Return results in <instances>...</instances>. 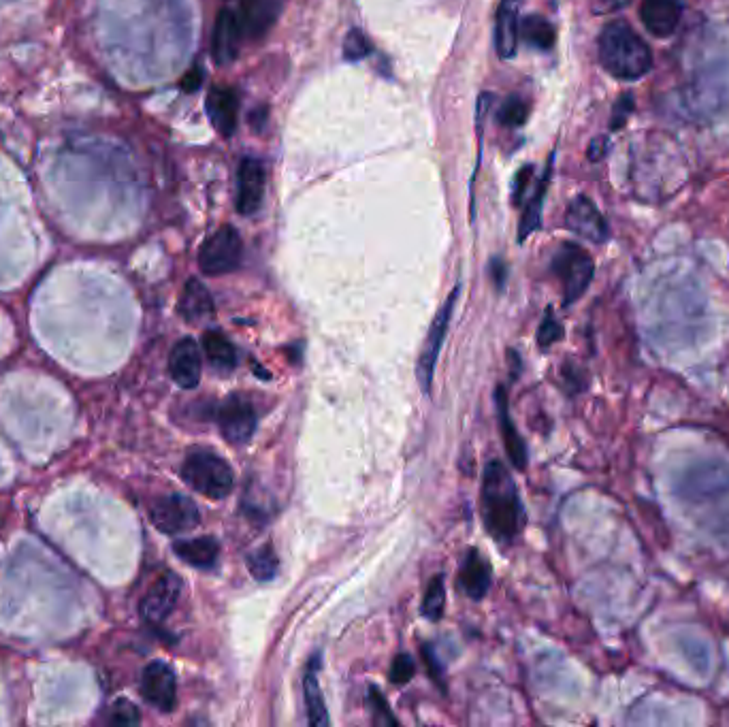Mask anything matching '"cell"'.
Listing matches in <instances>:
<instances>
[{
    "mask_svg": "<svg viewBox=\"0 0 729 727\" xmlns=\"http://www.w3.org/2000/svg\"><path fill=\"white\" fill-rule=\"evenodd\" d=\"M482 516L486 531L497 542H512L525 527V508L514 478L501 461L484 467L482 478Z\"/></svg>",
    "mask_w": 729,
    "mask_h": 727,
    "instance_id": "obj_1",
    "label": "cell"
},
{
    "mask_svg": "<svg viewBox=\"0 0 729 727\" xmlns=\"http://www.w3.org/2000/svg\"><path fill=\"white\" fill-rule=\"evenodd\" d=\"M599 62L619 82H638L653 69V52L625 22H610L597 39Z\"/></svg>",
    "mask_w": 729,
    "mask_h": 727,
    "instance_id": "obj_2",
    "label": "cell"
},
{
    "mask_svg": "<svg viewBox=\"0 0 729 727\" xmlns=\"http://www.w3.org/2000/svg\"><path fill=\"white\" fill-rule=\"evenodd\" d=\"M182 478L209 499H224L233 491V470L224 459L209 450H192L182 465Z\"/></svg>",
    "mask_w": 729,
    "mask_h": 727,
    "instance_id": "obj_3",
    "label": "cell"
},
{
    "mask_svg": "<svg viewBox=\"0 0 729 727\" xmlns=\"http://www.w3.org/2000/svg\"><path fill=\"white\" fill-rule=\"evenodd\" d=\"M553 273L559 278L563 288V303L572 305L582 295L595 276V263L591 254L572 241H565L553 256Z\"/></svg>",
    "mask_w": 729,
    "mask_h": 727,
    "instance_id": "obj_4",
    "label": "cell"
},
{
    "mask_svg": "<svg viewBox=\"0 0 729 727\" xmlns=\"http://www.w3.org/2000/svg\"><path fill=\"white\" fill-rule=\"evenodd\" d=\"M241 256V235L231 224H224L201 246L199 267L207 276H224V273H231L241 265Z\"/></svg>",
    "mask_w": 729,
    "mask_h": 727,
    "instance_id": "obj_5",
    "label": "cell"
},
{
    "mask_svg": "<svg viewBox=\"0 0 729 727\" xmlns=\"http://www.w3.org/2000/svg\"><path fill=\"white\" fill-rule=\"evenodd\" d=\"M459 290H461L459 286L452 290L450 297L446 299V303L440 308V312H437V316L433 318L429 333H427V339L423 344V352H420V357H418V371H416V374H418V382H420V386H423L425 393L431 391L437 357H440V350H442V344H444L446 333H448L450 316H452V310H455Z\"/></svg>",
    "mask_w": 729,
    "mask_h": 727,
    "instance_id": "obj_6",
    "label": "cell"
},
{
    "mask_svg": "<svg viewBox=\"0 0 729 727\" xmlns=\"http://www.w3.org/2000/svg\"><path fill=\"white\" fill-rule=\"evenodd\" d=\"M150 519L158 531L169 533V536H177V533H184L197 527L201 521V514L192 499H188L186 495L173 493L156 499L150 508Z\"/></svg>",
    "mask_w": 729,
    "mask_h": 727,
    "instance_id": "obj_7",
    "label": "cell"
},
{
    "mask_svg": "<svg viewBox=\"0 0 729 727\" xmlns=\"http://www.w3.org/2000/svg\"><path fill=\"white\" fill-rule=\"evenodd\" d=\"M256 410L243 395H229L218 408V425L226 442L246 444L256 431Z\"/></svg>",
    "mask_w": 729,
    "mask_h": 727,
    "instance_id": "obj_8",
    "label": "cell"
},
{
    "mask_svg": "<svg viewBox=\"0 0 729 727\" xmlns=\"http://www.w3.org/2000/svg\"><path fill=\"white\" fill-rule=\"evenodd\" d=\"M565 226L574 235L591 241V244H606L610 237L608 222L589 197H576L565 209Z\"/></svg>",
    "mask_w": 729,
    "mask_h": 727,
    "instance_id": "obj_9",
    "label": "cell"
},
{
    "mask_svg": "<svg viewBox=\"0 0 729 727\" xmlns=\"http://www.w3.org/2000/svg\"><path fill=\"white\" fill-rule=\"evenodd\" d=\"M267 173L265 165L258 158L246 156L237 171V212L241 216H252L263 205Z\"/></svg>",
    "mask_w": 729,
    "mask_h": 727,
    "instance_id": "obj_10",
    "label": "cell"
},
{
    "mask_svg": "<svg viewBox=\"0 0 729 727\" xmlns=\"http://www.w3.org/2000/svg\"><path fill=\"white\" fill-rule=\"evenodd\" d=\"M141 696L160 713H171L177 702L175 672L165 661H152L141 676Z\"/></svg>",
    "mask_w": 729,
    "mask_h": 727,
    "instance_id": "obj_11",
    "label": "cell"
},
{
    "mask_svg": "<svg viewBox=\"0 0 729 727\" xmlns=\"http://www.w3.org/2000/svg\"><path fill=\"white\" fill-rule=\"evenodd\" d=\"M182 587V578L177 574L169 572L160 576L141 600V617L148 623L165 621L177 606V602H180Z\"/></svg>",
    "mask_w": 729,
    "mask_h": 727,
    "instance_id": "obj_12",
    "label": "cell"
},
{
    "mask_svg": "<svg viewBox=\"0 0 729 727\" xmlns=\"http://www.w3.org/2000/svg\"><path fill=\"white\" fill-rule=\"evenodd\" d=\"M243 41V28L239 15L231 9H222L212 30V56L220 67H229L237 60Z\"/></svg>",
    "mask_w": 729,
    "mask_h": 727,
    "instance_id": "obj_13",
    "label": "cell"
},
{
    "mask_svg": "<svg viewBox=\"0 0 729 727\" xmlns=\"http://www.w3.org/2000/svg\"><path fill=\"white\" fill-rule=\"evenodd\" d=\"M205 111L220 137L231 139L235 135L239 118V96L233 88L216 86L209 90L205 99Z\"/></svg>",
    "mask_w": 729,
    "mask_h": 727,
    "instance_id": "obj_14",
    "label": "cell"
},
{
    "mask_svg": "<svg viewBox=\"0 0 729 727\" xmlns=\"http://www.w3.org/2000/svg\"><path fill=\"white\" fill-rule=\"evenodd\" d=\"M640 20L653 37L668 39L683 20V3L680 0H642Z\"/></svg>",
    "mask_w": 729,
    "mask_h": 727,
    "instance_id": "obj_15",
    "label": "cell"
},
{
    "mask_svg": "<svg viewBox=\"0 0 729 727\" xmlns=\"http://www.w3.org/2000/svg\"><path fill=\"white\" fill-rule=\"evenodd\" d=\"M201 350L197 346V342L190 337H184L177 342L171 350L169 357V374L173 378V382L182 389H194L201 382Z\"/></svg>",
    "mask_w": 729,
    "mask_h": 727,
    "instance_id": "obj_16",
    "label": "cell"
},
{
    "mask_svg": "<svg viewBox=\"0 0 729 727\" xmlns=\"http://www.w3.org/2000/svg\"><path fill=\"white\" fill-rule=\"evenodd\" d=\"M282 11V0H241V28L243 37L252 41L267 37Z\"/></svg>",
    "mask_w": 729,
    "mask_h": 727,
    "instance_id": "obj_17",
    "label": "cell"
},
{
    "mask_svg": "<svg viewBox=\"0 0 729 727\" xmlns=\"http://www.w3.org/2000/svg\"><path fill=\"white\" fill-rule=\"evenodd\" d=\"M518 9H521V0H501L499 11H497V26H495V45L497 54L501 58H512L518 47Z\"/></svg>",
    "mask_w": 729,
    "mask_h": 727,
    "instance_id": "obj_18",
    "label": "cell"
},
{
    "mask_svg": "<svg viewBox=\"0 0 729 727\" xmlns=\"http://www.w3.org/2000/svg\"><path fill=\"white\" fill-rule=\"evenodd\" d=\"M459 587L467 597H472V600H482L491 587V565L486 563L474 548L465 555L463 568L459 574Z\"/></svg>",
    "mask_w": 729,
    "mask_h": 727,
    "instance_id": "obj_19",
    "label": "cell"
},
{
    "mask_svg": "<svg viewBox=\"0 0 729 727\" xmlns=\"http://www.w3.org/2000/svg\"><path fill=\"white\" fill-rule=\"evenodd\" d=\"M497 414H499V427H501V438H504V446L512 465L516 470H525L527 467V446L521 438V433L514 427L510 412H508V399L506 391L497 389Z\"/></svg>",
    "mask_w": 729,
    "mask_h": 727,
    "instance_id": "obj_20",
    "label": "cell"
},
{
    "mask_svg": "<svg viewBox=\"0 0 729 727\" xmlns=\"http://www.w3.org/2000/svg\"><path fill=\"white\" fill-rule=\"evenodd\" d=\"M177 310H180V316L186 322H201L216 314V305H214L212 295H209V290L205 288V284L192 278L184 286L180 308Z\"/></svg>",
    "mask_w": 729,
    "mask_h": 727,
    "instance_id": "obj_21",
    "label": "cell"
},
{
    "mask_svg": "<svg viewBox=\"0 0 729 727\" xmlns=\"http://www.w3.org/2000/svg\"><path fill=\"white\" fill-rule=\"evenodd\" d=\"M175 555L182 561H186L192 568L209 570L218 561L220 555V544L212 536H201L192 540H180L173 544Z\"/></svg>",
    "mask_w": 729,
    "mask_h": 727,
    "instance_id": "obj_22",
    "label": "cell"
},
{
    "mask_svg": "<svg viewBox=\"0 0 729 727\" xmlns=\"http://www.w3.org/2000/svg\"><path fill=\"white\" fill-rule=\"evenodd\" d=\"M318 668H320V655L312 657L310 666L303 676V693H305V708H307V721L312 725H329L327 704H324L322 689L318 683Z\"/></svg>",
    "mask_w": 729,
    "mask_h": 727,
    "instance_id": "obj_23",
    "label": "cell"
},
{
    "mask_svg": "<svg viewBox=\"0 0 729 727\" xmlns=\"http://www.w3.org/2000/svg\"><path fill=\"white\" fill-rule=\"evenodd\" d=\"M518 35L540 52L553 50L555 45V26L542 15H527V18H523L521 26H518Z\"/></svg>",
    "mask_w": 729,
    "mask_h": 727,
    "instance_id": "obj_24",
    "label": "cell"
},
{
    "mask_svg": "<svg viewBox=\"0 0 729 727\" xmlns=\"http://www.w3.org/2000/svg\"><path fill=\"white\" fill-rule=\"evenodd\" d=\"M203 352L216 369H233L237 365V350L220 331H207L203 335Z\"/></svg>",
    "mask_w": 729,
    "mask_h": 727,
    "instance_id": "obj_25",
    "label": "cell"
},
{
    "mask_svg": "<svg viewBox=\"0 0 729 727\" xmlns=\"http://www.w3.org/2000/svg\"><path fill=\"white\" fill-rule=\"evenodd\" d=\"M548 180H550V167L546 169V175L542 177V182H540V186L536 190V195H533V199L525 207L521 224H518V241H525L531 233H536L540 229V222H542V201H544V195H546Z\"/></svg>",
    "mask_w": 729,
    "mask_h": 727,
    "instance_id": "obj_26",
    "label": "cell"
},
{
    "mask_svg": "<svg viewBox=\"0 0 729 727\" xmlns=\"http://www.w3.org/2000/svg\"><path fill=\"white\" fill-rule=\"evenodd\" d=\"M246 563H248L250 574L256 580H261V583H267V580H273L275 574H278V570H280L278 555H275L271 544H265L261 548H256V551H252L246 557Z\"/></svg>",
    "mask_w": 729,
    "mask_h": 727,
    "instance_id": "obj_27",
    "label": "cell"
},
{
    "mask_svg": "<svg viewBox=\"0 0 729 727\" xmlns=\"http://www.w3.org/2000/svg\"><path fill=\"white\" fill-rule=\"evenodd\" d=\"M446 606V589H444V576H435L425 593L423 600V615L429 621H440Z\"/></svg>",
    "mask_w": 729,
    "mask_h": 727,
    "instance_id": "obj_28",
    "label": "cell"
},
{
    "mask_svg": "<svg viewBox=\"0 0 729 727\" xmlns=\"http://www.w3.org/2000/svg\"><path fill=\"white\" fill-rule=\"evenodd\" d=\"M529 118V105L521 96H508L499 107V122L508 128L523 126Z\"/></svg>",
    "mask_w": 729,
    "mask_h": 727,
    "instance_id": "obj_29",
    "label": "cell"
},
{
    "mask_svg": "<svg viewBox=\"0 0 729 727\" xmlns=\"http://www.w3.org/2000/svg\"><path fill=\"white\" fill-rule=\"evenodd\" d=\"M371 52H374V45H371L369 37L363 30L352 28L344 39V58L348 62H359L365 60Z\"/></svg>",
    "mask_w": 729,
    "mask_h": 727,
    "instance_id": "obj_30",
    "label": "cell"
},
{
    "mask_svg": "<svg viewBox=\"0 0 729 727\" xmlns=\"http://www.w3.org/2000/svg\"><path fill=\"white\" fill-rule=\"evenodd\" d=\"M561 337H563L561 322L555 318L553 310L548 308L546 316L542 320V325H540V331H538V344H540V348H548V346L557 344Z\"/></svg>",
    "mask_w": 729,
    "mask_h": 727,
    "instance_id": "obj_31",
    "label": "cell"
},
{
    "mask_svg": "<svg viewBox=\"0 0 729 727\" xmlns=\"http://www.w3.org/2000/svg\"><path fill=\"white\" fill-rule=\"evenodd\" d=\"M109 717H111V723H116V725H137L141 719L137 706L128 700H118L116 704H113L109 710Z\"/></svg>",
    "mask_w": 729,
    "mask_h": 727,
    "instance_id": "obj_32",
    "label": "cell"
},
{
    "mask_svg": "<svg viewBox=\"0 0 729 727\" xmlns=\"http://www.w3.org/2000/svg\"><path fill=\"white\" fill-rule=\"evenodd\" d=\"M631 113H634V94H623L621 99L617 101V105H614L612 109V116H610V128L612 131H621V128L625 126V122L629 120Z\"/></svg>",
    "mask_w": 729,
    "mask_h": 727,
    "instance_id": "obj_33",
    "label": "cell"
},
{
    "mask_svg": "<svg viewBox=\"0 0 729 727\" xmlns=\"http://www.w3.org/2000/svg\"><path fill=\"white\" fill-rule=\"evenodd\" d=\"M414 670H416V666H414V659H412L410 655L401 653V655H397V657H395L393 666H391V681H393L395 685H405V683H410V681H412V676H414Z\"/></svg>",
    "mask_w": 729,
    "mask_h": 727,
    "instance_id": "obj_34",
    "label": "cell"
},
{
    "mask_svg": "<svg viewBox=\"0 0 729 727\" xmlns=\"http://www.w3.org/2000/svg\"><path fill=\"white\" fill-rule=\"evenodd\" d=\"M531 171H533L531 167H523L521 171H518L516 182H514V203H518V201L523 199L525 190H527V184L531 180Z\"/></svg>",
    "mask_w": 729,
    "mask_h": 727,
    "instance_id": "obj_35",
    "label": "cell"
},
{
    "mask_svg": "<svg viewBox=\"0 0 729 727\" xmlns=\"http://www.w3.org/2000/svg\"><path fill=\"white\" fill-rule=\"evenodd\" d=\"M201 84H203V71H201V69H190V71L184 75V79H182V88H184L186 92L199 90V88H201Z\"/></svg>",
    "mask_w": 729,
    "mask_h": 727,
    "instance_id": "obj_36",
    "label": "cell"
},
{
    "mask_svg": "<svg viewBox=\"0 0 729 727\" xmlns=\"http://www.w3.org/2000/svg\"><path fill=\"white\" fill-rule=\"evenodd\" d=\"M631 0H595V11L597 13H614L625 9Z\"/></svg>",
    "mask_w": 729,
    "mask_h": 727,
    "instance_id": "obj_37",
    "label": "cell"
},
{
    "mask_svg": "<svg viewBox=\"0 0 729 727\" xmlns=\"http://www.w3.org/2000/svg\"><path fill=\"white\" fill-rule=\"evenodd\" d=\"M608 154V139L606 137H597L591 141L589 145V158L591 160H602Z\"/></svg>",
    "mask_w": 729,
    "mask_h": 727,
    "instance_id": "obj_38",
    "label": "cell"
},
{
    "mask_svg": "<svg viewBox=\"0 0 729 727\" xmlns=\"http://www.w3.org/2000/svg\"><path fill=\"white\" fill-rule=\"evenodd\" d=\"M493 101H495V94L493 92L480 94V99H478V116H476L478 124H482V120H486V113H489Z\"/></svg>",
    "mask_w": 729,
    "mask_h": 727,
    "instance_id": "obj_39",
    "label": "cell"
},
{
    "mask_svg": "<svg viewBox=\"0 0 729 727\" xmlns=\"http://www.w3.org/2000/svg\"><path fill=\"white\" fill-rule=\"evenodd\" d=\"M491 271H493V280H495L497 288L504 286V282H506V267H504V263L499 261V258H495V261L491 263Z\"/></svg>",
    "mask_w": 729,
    "mask_h": 727,
    "instance_id": "obj_40",
    "label": "cell"
},
{
    "mask_svg": "<svg viewBox=\"0 0 729 727\" xmlns=\"http://www.w3.org/2000/svg\"><path fill=\"white\" fill-rule=\"evenodd\" d=\"M423 653H425V661H427V666H429V670H431V678H435V681H440V676H442V670H440V666H437V661H435V655H431V651L427 649V646H425V649H423Z\"/></svg>",
    "mask_w": 729,
    "mask_h": 727,
    "instance_id": "obj_41",
    "label": "cell"
}]
</instances>
